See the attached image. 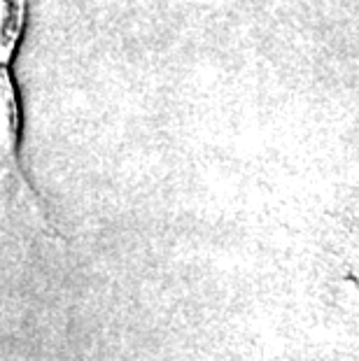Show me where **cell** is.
Wrapping results in <instances>:
<instances>
[]
</instances>
